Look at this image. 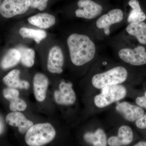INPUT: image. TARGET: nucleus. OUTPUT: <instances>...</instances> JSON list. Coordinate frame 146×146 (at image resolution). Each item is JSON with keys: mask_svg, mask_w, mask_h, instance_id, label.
Segmentation results:
<instances>
[{"mask_svg": "<svg viewBox=\"0 0 146 146\" xmlns=\"http://www.w3.org/2000/svg\"><path fill=\"white\" fill-rule=\"evenodd\" d=\"M67 43L71 61L76 66H83L95 58L97 47L92 36L73 33L68 36Z\"/></svg>", "mask_w": 146, "mask_h": 146, "instance_id": "nucleus-1", "label": "nucleus"}, {"mask_svg": "<svg viewBox=\"0 0 146 146\" xmlns=\"http://www.w3.org/2000/svg\"><path fill=\"white\" fill-rule=\"evenodd\" d=\"M56 134L54 128L49 123L36 124L27 131L25 141L29 146H42L51 142Z\"/></svg>", "mask_w": 146, "mask_h": 146, "instance_id": "nucleus-2", "label": "nucleus"}, {"mask_svg": "<svg viewBox=\"0 0 146 146\" xmlns=\"http://www.w3.org/2000/svg\"><path fill=\"white\" fill-rule=\"evenodd\" d=\"M128 72L126 68L117 66L103 72L98 73L92 78L93 86L98 89H102L108 85L121 84L126 80Z\"/></svg>", "mask_w": 146, "mask_h": 146, "instance_id": "nucleus-3", "label": "nucleus"}, {"mask_svg": "<svg viewBox=\"0 0 146 146\" xmlns=\"http://www.w3.org/2000/svg\"><path fill=\"white\" fill-rule=\"evenodd\" d=\"M101 93L94 98V103L97 107L103 108L113 103L123 99L127 95V89L123 85H108L102 88Z\"/></svg>", "mask_w": 146, "mask_h": 146, "instance_id": "nucleus-4", "label": "nucleus"}, {"mask_svg": "<svg viewBox=\"0 0 146 146\" xmlns=\"http://www.w3.org/2000/svg\"><path fill=\"white\" fill-rule=\"evenodd\" d=\"M124 18V13L121 9H111L103 13L96 19L95 27L97 30L101 32L104 36H108L111 33V27L114 25L121 23Z\"/></svg>", "mask_w": 146, "mask_h": 146, "instance_id": "nucleus-5", "label": "nucleus"}, {"mask_svg": "<svg viewBox=\"0 0 146 146\" xmlns=\"http://www.w3.org/2000/svg\"><path fill=\"white\" fill-rule=\"evenodd\" d=\"M118 54L123 62L133 66H141L146 64V48L144 45L132 47L120 46Z\"/></svg>", "mask_w": 146, "mask_h": 146, "instance_id": "nucleus-6", "label": "nucleus"}, {"mask_svg": "<svg viewBox=\"0 0 146 146\" xmlns=\"http://www.w3.org/2000/svg\"><path fill=\"white\" fill-rule=\"evenodd\" d=\"M78 8L75 11L76 16L87 20L96 19L103 12V7L92 0H79L77 3Z\"/></svg>", "mask_w": 146, "mask_h": 146, "instance_id": "nucleus-7", "label": "nucleus"}, {"mask_svg": "<svg viewBox=\"0 0 146 146\" xmlns=\"http://www.w3.org/2000/svg\"><path fill=\"white\" fill-rule=\"evenodd\" d=\"M30 0H4L0 6V13L6 18H11L27 12Z\"/></svg>", "mask_w": 146, "mask_h": 146, "instance_id": "nucleus-8", "label": "nucleus"}, {"mask_svg": "<svg viewBox=\"0 0 146 146\" xmlns=\"http://www.w3.org/2000/svg\"><path fill=\"white\" fill-rule=\"evenodd\" d=\"M64 64V55L62 50L58 46H54L49 53L47 62L48 71L52 74H61Z\"/></svg>", "mask_w": 146, "mask_h": 146, "instance_id": "nucleus-9", "label": "nucleus"}, {"mask_svg": "<svg viewBox=\"0 0 146 146\" xmlns=\"http://www.w3.org/2000/svg\"><path fill=\"white\" fill-rule=\"evenodd\" d=\"M59 90L54 93L56 102L58 104L70 105L74 103L76 95L72 87V84L62 82L59 84Z\"/></svg>", "mask_w": 146, "mask_h": 146, "instance_id": "nucleus-10", "label": "nucleus"}, {"mask_svg": "<svg viewBox=\"0 0 146 146\" xmlns=\"http://www.w3.org/2000/svg\"><path fill=\"white\" fill-rule=\"evenodd\" d=\"M116 110L126 120L132 122L136 121L145 114L142 108L127 102L120 103L116 106Z\"/></svg>", "mask_w": 146, "mask_h": 146, "instance_id": "nucleus-11", "label": "nucleus"}, {"mask_svg": "<svg viewBox=\"0 0 146 146\" xmlns=\"http://www.w3.org/2000/svg\"><path fill=\"white\" fill-rule=\"evenodd\" d=\"M6 121L9 125L18 127L21 133L27 132L33 125V122L27 119L23 114L16 111L8 114L6 117Z\"/></svg>", "mask_w": 146, "mask_h": 146, "instance_id": "nucleus-12", "label": "nucleus"}, {"mask_svg": "<svg viewBox=\"0 0 146 146\" xmlns=\"http://www.w3.org/2000/svg\"><path fill=\"white\" fill-rule=\"evenodd\" d=\"M133 133L130 127L127 125H122L118 131L117 136H112L108 140V144L110 146L127 145L132 142Z\"/></svg>", "mask_w": 146, "mask_h": 146, "instance_id": "nucleus-13", "label": "nucleus"}, {"mask_svg": "<svg viewBox=\"0 0 146 146\" xmlns=\"http://www.w3.org/2000/svg\"><path fill=\"white\" fill-rule=\"evenodd\" d=\"M33 84L35 99L39 102L44 101L46 98L49 85L48 78L42 73H37L33 78Z\"/></svg>", "mask_w": 146, "mask_h": 146, "instance_id": "nucleus-14", "label": "nucleus"}, {"mask_svg": "<svg viewBox=\"0 0 146 146\" xmlns=\"http://www.w3.org/2000/svg\"><path fill=\"white\" fill-rule=\"evenodd\" d=\"M129 35L135 37L141 45H146V23L145 21L129 23L125 28Z\"/></svg>", "mask_w": 146, "mask_h": 146, "instance_id": "nucleus-15", "label": "nucleus"}, {"mask_svg": "<svg viewBox=\"0 0 146 146\" xmlns=\"http://www.w3.org/2000/svg\"><path fill=\"white\" fill-rule=\"evenodd\" d=\"M20 72L18 70L11 71L3 79V83L9 88L13 89H28L29 83L20 79Z\"/></svg>", "mask_w": 146, "mask_h": 146, "instance_id": "nucleus-16", "label": "nucleus"}, {"mask_svg": "<svg viewBox=\"0 0 146 146\" xmlns=\"http://www.w3.org/2000/svg\"><path fill=\"white\" fill-rule=\"evenodd\" d=\"M128 5L131 9L127 17L128 24L146 21V13L141 8L138 0H130Z\"/></svg>", "mask_w": 146, "mask_h": 146, "instance_id": "nucleus-17", "label": "nucleus"}, {"mask_svg": "<svg viewBox=\"0 0 146 146\" xmlns=\"http://www.w3.org/2000/svg\"><path fill=\"white\" fill-rule=\"evenodd\" d=\"M28 21L31 25L43 29L49 28L56 23L54 16L48 13H38L29 17Z\"/></svg>", "mask_w": 146, "mask_h": 146, "instance_id": "nucleus-18", "label": "nucleus"}, {"mask_svg": "<svg viewBox=\"0 0 146 146\" xmlns=\"http://www.w3.org/2000/svg\"><path fill=\"white\" fill-rule=\"evenodd\" d=\"M84 141L95 146H106L108 142L107 136L104 131L98 129L94 133L86 132L84 135Z\"/></svg>", "mask_w": 146, "mask_h": 146, "instance_id": "nucleus-19", "label": "nucleus"}, {"mask_svg": "<svg viewBox=\"0 0 146 146\" xmlns=\"http://www.w3.org/2000/svg\"><path fill=\"white\" fill-rule=\"evenodd\" d=\"M21 59V54L17 49L9 50L3 57L1 66L3 69H7L16 66Z\"/></svg>", "mask_w": 146, "mask_h": 146, "instance_id": "nucleus-20", "label": "nucleus"}, {"mask_svg": "<svg viewBox=\"0 0 146 146\" xmlns=\"http://www.w3.org/2000/svg\"><path fill=\"white\" fill-rule=\"evenodd\" d=\"M17 49L21 54L20 61L24 66L31 68L34 65L35 52L33 49L22 46L18 47Z\"/></svg>", "mask_w": 146, "mask_h": 146, "instance_id": "nucleus-21", "label": "nucleus"}, {"mask_svg": "<svg viewBox=\"0 0 146 146\" xmlns=\"http://www.w3.org/2000/svg\"><path fill=\"white\" fill-rule=\"evenodd\" d=\"M19 33L24 38H32L34 39L37 44H39L47 36L46 33L44 31L25 27L21 28L20 29Z\"/></svg>", "mask_w": 146, "mask_h": 146, "instance_id": "nucleus-22", "label": "nucleus"}, {"mask_svg": "<svg viewBox=\"0 0 146 146\" xmlns=\"http://www.w3.org/2000/svg\"><path fill=\"white\" fill-rule=\"evenodd\" d=\"M20 93L19 91H17L13 95L11 96L7 100L10 102L9 108L12 112L16 111H24L26 110L27 108L26 102L19 98Z\"/></svg>", "mask_w": 146, "mask_h": 146, "instance_id": "nucleus-23", "label": "nucleus"}, {"mask_svg": "<svg viewBox=\"0 0 146 146\" xmlns=\"http://www.w3.org/2000/svg\"><path fill=\"white\" fill-rule=\"evenodd\" d=\"M48 0H30V7L39 10H44L47 7Z\"/></svg>", "mask_w": 146, "mask_h": 146, "instance_id": "nucleus-24", "label": "nucleus"}, {"mask_svg": "<svg viewBox=\"0 0 146 146\" xmlns=\"http://www.w3.org/2000/svg\"><path fill=\"white\" fill-rule=\"evenodd\" d=\"M136 126L141 129L146 128V114L136 121Z\"/></svg>", "mask_w": 146, "mask_h": 146, "instance_id": "nucleus-25", "label": "nucleus"}, {"mask_svg": "<svg viewBox=\"0 0 146 146\" xmlns=\"http://www.w3.org/2000/svg\"><path fill=\"white\" fill-rule=\"evenodd\" d=\"M136 104L142 108L146 109V97L145 96L142 97H138L136 100Z\"/></svg>", "mask_w": 146, "mask_h": 146, "instance_id": "nucleus-26", "label": "nucleus"}, {"mask_svg": "<svg viewBox=\"0 0 146 146\" xmlns=\"http://www.w3.org/2000/svg\"><path fill=\"white\" fill-rule=\"evenodd\" d=\"M134 146H146V141H140L136 144H135Z\"/></svg>", "mask_w": 146, "mask_h": 146, "instance_id": "nucleus-27", "label": "nucleus"}, {"mask_svg": "<svg viewBox=\"0 0 146 146\" xmlns=\"http://www.w3.org/2000/svg\"><path fill=\"white\" fill-rule=\"evenodd\" d=\"M3 129V125L2 121L0 118V134L2 132Z\"/></svg>", "mask_w": 146, "mask_h": 146, "instance_id": "nucleus-28", "label": "nucleus"}, {"mask_svg": "<svg viewBox=\"0 0 146 146\" xmlns=\"http://www.w3.org/2000/svg\"><path fill=\"white\" fill-rule=\"evenodd\" d=\"M145 96L146 97V92H145Z\"/></svg>", "mask_w": 146, "mask_h": 146, "instance_id": "nucleus-29", "label": "nucleus"}, {"mask_svg": "<svg viewBox=\"0 0 146 146\" xmlns=\"http://www.w3.org/2000/svg\"><path fill=\"white\" fill-rule=\"evenodd\" d=\"M1 0H0V6H1Z\"/></svg>", "mask_w": 146, "mask_h": 146, "instance_id": "nucleus-30", "label": "nucleus"}]
</instances>
